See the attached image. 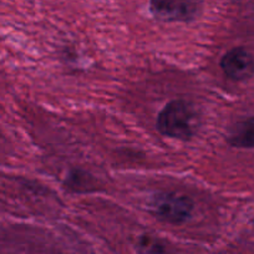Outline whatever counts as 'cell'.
Returning a JSON list of instances; mask_svg holds the SVG:
<instances>
[{
    "instance_id": "277c9868",
    "label": "cell",
    "mask_w": 254,
    "mask_h": 254,
    "mask_svg": "<svg viewBox=\"0 0 254 254\" xmlns=\"http://www.w3.org/2000/svg\"><path fill=\"white\" fill-rule=\"evenodd\" d=\"M222 71L233 81H244L254 75V56L244 48H234L223 55Z\"/></svg>"
},
{
    "instance_id": "6da1fadb",
    "label": "cell",
    "mask_w": 254,
    "mask_h": 254,
    "mask_svg": "<svg viewBox=\"0 0 254 254\" xmlns=\"http://www.w3.org/2000/svg\"><path fill=\"white\" fill-rule=\"evenodd\" d=\"M194 112L183 100L168 102L158 114L156 127L160 133L177 140H190L194 135Z\"/></svg>"
},
{
    "instance_id": "7a4b0ae2",
    "label": "cell",
    "mask_w": 254,
    "mask_h": 254,
    "mask_svg": "<svg viewBox=\"0 0 254 254\" xmlns=\"http://www.w3.org/2000/svg\"><path fill=\"white\" fill-rule=\"evenodd\" d=\"M151 209L162 221L172 224H181L190 218L194 208L193 201L178 193H157L151 201Z\"/></svg>"
},
{
    "instance_id": "3957f363",
    "label": "cell",
    "mask_w": 254,
    "mask_h": 254,
    "mask_svg": "<svg viewBox=\"0 0 254 254\" xmlns=\"http://www.w3.org/2000/svg\"><path fill=\"white\" fill-rule=\"evenodd\" d=\"M150 11L162 21H192L201 13L199 0H150Z\"/></svg>"
},
{
    "instance_id": "8992f818",
    "label": "cell",
    "mask_w": 254,
    "mask_h": 254,
    "mask_svg": "<svg viewBox=\"0 0 254 254\" xmlns=\"http://www.w3.org/2000/svg\"><path fill=\"white\" fill-rule=\"evenodd\" d=\"M142 246L145 247L148 251V253L151 254H165V249L160 246L156 241H152L148 237H143L142 241H141Z\"/></svg>"
},
{
    "instance_id": "5b68a950",
    "label": "cell",
    "mask_w": 254,
    "mask_h": 254,
    "mask_svg": "<svg viewBox=\"0 0 254 254\" xmlns=\"http://www.w3.org/2000/svg\"><path fill=\"white\" fill-rule=\"evenodd\" d=\"M228 142L238 148H254V117L234 125L228 135Z\"/></svg>"
}]
</instances>
